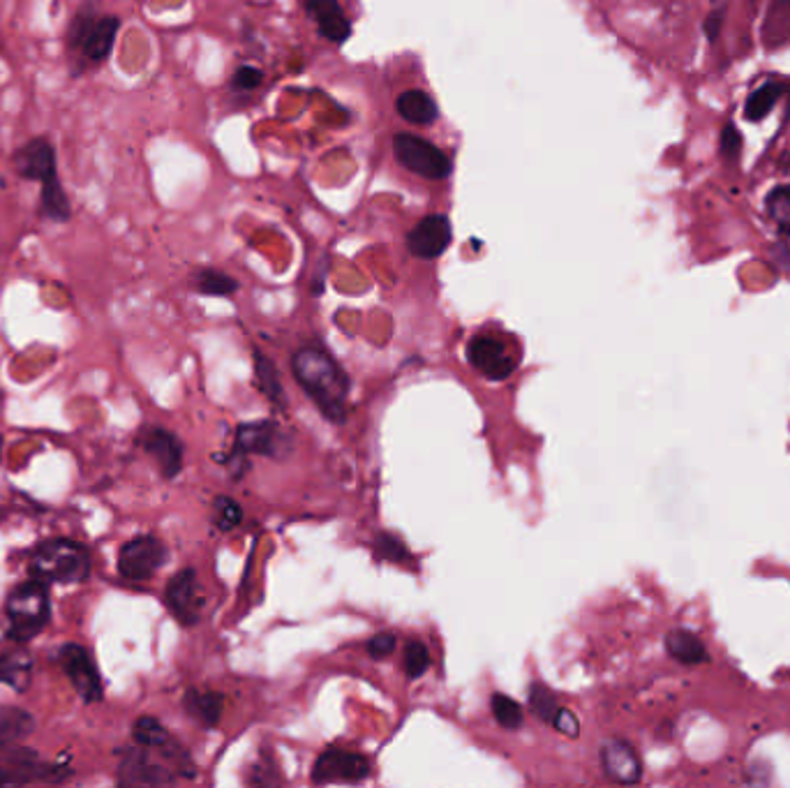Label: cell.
Listing matches in <instances>:
<instances>
[{"label":"cell","instance_id":"cell-1","mask_svg":"<svg viewBox=\"0 0 790 788\" xmlns=\"http://www.w3.org/2000/svg\"><path fill=\"white\" fill-rule=\"evenodd\" d=\"M292 371L298 386L315 401L322 414L333 424H343L347 416L350 377L341 368V363L326 350L307 345L294 354Z\"/></svg>","mask_w":790,"mask_h":788},{"label":"cell","instance_id":"cell-2","mask_svg":"<svg viewBox=\"0 0 790 788\" xmlns=\"http://www.w3.org/2000/svg\"><path fill=\"white\" fill-rule=\"evenodd\" d=\"M14 174L23 181H38L40 190V218L53 222H68L72 218L70 196L59 176V155L47 137L28 139L12 155Z\"/></svg>","mask_w":790,"mask_h":788},{"label":"cell","instance_id":"cell-3","mask_svg":"<svg viewBox=\"0 0 790 788\" xmlns=\"http://www.w3.org/2000/svg\"><path fill=\"white\" fill-rule=\"evenodd\" d=\"M119 31L121 19L117 14H100L93 0H87L74 12L65 36L72 77H81L83 72L107 63L111 51H114Z\"/></svg>","mask_w":790,"mask_h":788},{"label":"cell","instance_id":"cell-4","mask_svg":"<svg viewBox=\"0 0 790 788\" xmlns=\"http://www.w3.org/2000/svg\"><path fill=\"white\" fill-rule=\"evenodd\" d=\"M31 574L44 583H81L91 574L89 550L72 539H49L33 553Z\"/></svg>","mask_w":790,"mask_h":788},{"label":"cell","instance_id":"cell-5","mask_svg":"<svg viewBox=\"0 0 790 788\" xmlns=\"http://www.w3.org/2000/svg\"><path fill=\"white\" fill-rule=\"evenodd\" d=\"M8 634L17 643L36 638L49 623V589L44 580H28L8 597Z\"/></svg>","mask_w":790,"mask_h":788},{"label":"cell","instance_id":"cell-6","mask_svg":"<svg viewBox=\"0 0 790 788\" xmlns=\"http://www.w3.org/2000/svg\"><path fill=\"white\" fill-rule=\"evenodd\" d=\"M393 153L398 158V162L409 169V172L431 179V181H442L450 174V160L426 139H421L409 132H401L393 137Z\"/></svg>","mask_w":790,"mask_h":788},{"label":"cell","instance_id":"cell-7","mask_svg":"<svg viewBox=\"0 0 790 788\" xmlns=\"http://www.w3.org/2000/svg\"><path fill=\"white\" fill-rule=\"evenodd\" d=\"M169 557L166 546L155 537H136L121 548L119 572L128 580H149Z\"/></svg>","mask_w":790,"mask_h":788},{"label":"cell","instance_id":"cell-8","mask_svg":"<svg viewBox=\"0 0 790 788\" xmlns=\"http://www.w3.org/2000/svg\"><path fill=\"white\" fill-rule=\"evenodd\" d=\"M294 442L282 431L275 421H257V424H243L236 433V452L257 454L269 458H287L292 454Z\"/></svg>","mask_w":790,"mask_h":788},{"label":"cell","instance_id":"cell-9","mask_svg":"<svg viewBox=\"0 0 790 788\" xmlns=\"http://www.w3.org/2000/svg\"><path fill=\"white\" fill-rule=\"evenodd\" d=\"M371 775V761L358 751L331 747L322 751V756L313 766V781L315 784H333V781H347L356 784Z\"/></svg>","mask_w":790,"mask_h":788},{"label":"cell","instance_id":"cell-10","mask_svg":"<svg viewBox=\"0 0 790 788\" xmlns=\"http://www.w3.org/2000/svg\"><path fill=\"white\" fill-rule=\"evenodd\" d=\"M164 604L183 627H192L200 623L204 610V597L200 580H196L194 569L179 572L166 585Z\"/></svg>","mask_w":790,"mask_h":788},{"label":"cell","instance_id":"cell-11","mask_svg":"<svg viewBox=\"0 0 790 788\" xmlns=\"http://www.w3.org/2000/svg\"><path fill=\"white\" fill-rule=\"evenodd\" d=\"M59 661L65 668V675L70 678L74 691L83 703H98L102 700V680L95 661L91 659L87 647L68 643L61 647Z\"/></svg>","mask_w":790,"mask_h":788},{"label":"cell","instance_id":"cell-12","mask_svg":"<svg viewBox=\"0 0 790 788\" xmlns=\"http://www.w3.org/2000/svg\"><path fill=\"white\" fill-rule=\"evenodd\" d=\"M467 358L474 368L493 382L509 380L516 371L514 356L493 335H476L467 345Z\"/></svg>","mask_w":790,"mask_h":788},{"label":"cell","instance_id":"cell-13","mask_svg":"<svg viewBox=\"0 0 790 788\" xmlns=\"http://www.w3.org/2000/svg\"><path fill=\"white\" fill-rule=\"evenodd\" d=\"M450 239H454L450 220L446 215L435 213L414 224V230H409L407 234V247L418 260H437L450 245Z\"/></svg>","mask_w":790,"mask_h":788},{"label":"cell","instance_id":"cell-14","mask_svg":"<svg viewBox=\"0 0 790 788\" xmlns=\"http://www.w3.org/2000/svg\"><path fill=\"white\" fill-rule=\"evenodd\" d=\"M174 781H176L174 772L164 766H158L146 754V747L128 749L121 756V768H119L121 786H169Z\"/></svg>","mask_w":790,"mask_h":788},{"label":"cell","instance_id":"cell-15","mask_svg":"<svg viewBox=\"0 0 790 788\" xmlns=\"http://www.w3.org/2000/svg\"><path fill=\"white\" fill-rule=\"evenodd\" d=\"M601 766L610 781L631 786L642 779V761L636 747L627 740H608L601 747Z\"/></svg>","mask_w":790,"mask_h":788},{"label":"cell","instance_id":"cell-16","mask_svg":"<svg viewBox=\"0 0 790 788\" xmlns=\"http://www.w3.org/2000/svg\"><path fill=\"white\" fill-rule=\"evenodd\" d=\"M144 452L158 463L164 478H174L183 467V444L174 433L164 428H149L141 435Z\"/></svg>","mask_w":790,"mask_h":788},{"label":"cell","instance_id":"cell-17","mask_svg":"<svg viewBox=\"0 0 790 788\" xmlns=\"http://www.w3.org/2000/svg\"><path fill=\"white\" fill-rule=\"evenodd\" d=\"M305 8L320 26V33L335 44H343L352 36V23L337 0H305Z\"/></svg>","mask_w":790,"mask_h":788},{"label":"cell","instance_id":"cell-18","mask_svg":"<svg viewBox=\"0 0 790 788\" xmlns=\"http://www.w3.org/2000/svg\"><path fill=\"white\" fill-rule=\"evenodd\" d=\"M664 645H666L668 657L675 659L677 664L700 666V664H710L712 661L708 645H705V640L698 634H693L691 629L677 627V629L668 632L666 638H664Z\"/></svg>","mask_w":790,"mask_h":788},{"label":"cell","instance_id":"cell-19","mask_svg":"<svg viewBox=\"0 0 790 788\" xmlns=\"http://www.w3.org/2000/svg\"><path fill=\"white\" fill-rule=\"evenodd\" d=\"M760 42L768 51L790 47V0H772L760 23Z\"/></svg>","mask_w":790,"mask_h":788},{"label":"cell","instance_id":"cell-20","mask_svg":"<svg viewBox=\"0 0 790 788\" xmlns=\"http://www.w3.org/2000/svg\"><path fill=\"white\" fill-rule=\"evenodd\" d=\"M788 93H790V81H766L763 87H758L756 91L749 93L745 102V119L749 123L766 121L772 114V109L781 100H786Z\"/></svg>","mask_w":790,"mask_h":788},{"label":"cell","instance_id":"cell-21","mask_svg":"<svg viewBox=\"0 0 790 788\" xmlns=\"http://www.w3.org/2000/svg\"><path fill=\"white\" fill-rule=\"evenodd\" d=\"M185 713L200 721L202 726H217V721L222 719L224 713V698L217 691H200V689H190L183 698Z\"/></svg>","mask_w":790,"mask_h":788},{"label":"cell","instance_id":"cell-22","mask_svg":"<svg viewBox=\"0 0 790 788\" xmlns=\"http://www.w3.org/2000/svg\"><path fill=\"white\" fill-rule=\"evenodd\" d=\"M398 114L412 125H431L439 117V107L433 95L423 91H405L395 102Z\"/></svg>","mask_w":790,"mask_h":788},{"label":"cell","instance_id":"cell-23","mask_svg":"<svg viewBox=\"0 0 790 788\" xmlns=\"http://www.w3.org/2000/svg\"><path fill=\"white\" fill-rule=\"evenodd\" d=\"M0 683L14 691H26L33 683V657L26 650H12L0 657Z\"/></svg>","mask_w":790,"mask_h":788},{"label":"cell","instance_id":"cell-24","mask_svg":"<svg viewBox=\"0 0 790 788\" xmlns=\"http://www.w3.org/2000/svg\"><path fill=\"white\" fill-rule=\"evenodd\" d=\"M766 213L774 222L777 232L788 239L790 236V183L774 185L766 194Z\"/></svg>","mask_w":790,"mask_h":788},{"label":"cell","instance_id":"cell-25","mask_svg":"<svg viewBox=\"0 0 790 788\" xmlns=\"http://www.w3.org/2000/svg\"><path fill=\"white\" fill-rule=\"evenodd\" d=\"M33 726L36 721L28 713L19 708L0 706V747L17 742L19 738H26L33 730Z\"/></svg>","mask_w":790,"mask_h":788},{"label":"cell","instance_id":"cell-26","mask_svg":"<svg viewBox=\"0 0 790 788\" xmlns=\"http://www.w3.org/2000/svg\"><path fill=\"white\" fill-rule=\"evenodd\" d=\"M192 285H194L196 292L206 294V296H230V294H234L239 290V283L232 275L215 271V269L196 271L192 275Z\"/></svg>","mask_w":790,"mask_h":788},{"label":"cell","instance_id":"cell-27","mask_svg":"<svg viewBox=\"0 0 790 788\" xmlns=\"http://www.w3.org/2000/svg\"><path fill=\"white\" fill-rule=\"evenodd\" d=\"M255 371H257V380H260V386L262 391L266 393V398L273 401L275 405H285L287 403V396H285V388H282L280 384V375L275 371V365L269 356L264 354H255Z\"/></svg>","mask_w":790,"mask_h":788},{"label":"cell","instance_id":"cell-28","mask_svg":"<svg viewBox=\"0 0 790 788\" xmlns=\"http://www.w3.org/2000/svg\"><path fill=\"white\" fill-rule=\"evenodd\" d=\"M132 736L139 742V747L146 749H162L172 736H169V730L155 719V717H141L134 721Z\"/></svg>","mask_w":790,"mask_h":788},{"label":"cell","instance_id":"cell-29","mask_svg":"<svg viewBox=\"0 0 790 788\" xmlns=\"http://www.w3.org/2000/svg\"><path fill=\"white\" fill-rule=\"evenodd\" d=\"M490 708H493V715H495V719L499 721V726L509 728V730L520 728V726H523V721H525L523 708L518 706V703H516L512 696L493 694V698H490Z\"/></svg>","mask_w":790,"mask_h":788},{"label":"cell","instance_id":"cell-30","mask_svg":"<svg viewBox=\"0 0 790 788\" xmlns=\"http://www.w3.org/2000/svg\"><path fill=\"white\" fill-rule=\"evenodd\" d=\"M745 151V134L738 130L736 123L726 121L721 132H719V155L728 164H738Z\"/></svg>","mask_w":790,"mask_h":788},{"label":"cell","instance_id":"cell-31","mask_svg":"<svg viewBox=\"0 0 790 788\" xmlns=\"http://www.w3.org/2000/svg\"><path fill=\"white\" fill-rule=\"evenodd\" d=\"M243 521V509H241V504L232 497H215L213 502V523L217 529L222 532H230L234 529L239 523Z\"/></svg>","mask_w":790,"mask_h":788},{"label":"cell","instance_id":"cell-32","mask_svg":"<svg viewBox=\"0 0 790 788\" xmlns=\"http://www.w3.org/2000/svg\"><path fill=\"white\" fill-rule=\"evenodd\" d=\"M529 708H531V713H534L536 717L550 724L553 717H555V713L559 710V703H557L555 694H553L548 687H544V685H531V689H529Z\"/></svg>","mask_w":790,"mask_h":788},{"label":"cell","instance_id":"cell-33","mask_svg":"<svg viewBox=\"0 0 790 788\" xmlns=\"http://www.w3.org/2000/svg\"><path fill=\"white\" fill-rule=\"evenodd\" d=\"M375 555L379 559H391V562H403V565H409L412 562V555L407 550V546L398 539V537H393V534H377V539H375Z\"/></svg>","mask_w":790,"mask_h":788},{"label":"cell","instance_id":"cell-34","mask_svg":"<svg viewBox=\"0 0 790 788\" xmlns=\"http://www.w3.org/2000/svg\"><path fill=\"white\" fill-rule=\"evenodd\" d=\"M431 668V653L428 647L423 645L421 640H409V645L405 647V670L412 680L421 678L423 673Z\"/></svg>","mask_w":790,"mask_h":788},{"label":"cell","instance_id":"cell-35","mask_svg":"<svg viewBox=\"0 0 790 788\" xmlns=\"http://www.w3.org/2000/svg\"><path fill=\"white\" fill-rule=\"evenodd\" d=\"M395 645H398V636H395L393 632H382V634L371 638L368 653H371L373 659H386V657L393 655Z\"/></svg>","mask_w":790,"mask_h":788},{"label":"cell","instance_id":"cell-36","mask_svg":"<svg viewBox=\"0 0 790 788\" xmlns=\"http://www.w3.org/2000/svg\"><path fill=\"white\" fill-rule=\"evenodd\" d=\"M723 21H726V6H717L708 17L702 21V33L708 38L710 44H717V40L721 38L723 31Z\"/></svg>","mask_w":790,"mask_h":788},{"label":"cell","instance_id":"cell-37","mask_svg":"<svg viewBox=\"0 0 790 788\" xmlns=\"http://www.w3.org/2000/svg\"><path fill=\"white\" fill-rule=\"evenodd\" d=\"M550 724L559 730V734L569 736V738H576V736L580 734V721H578V717H576L571 710L561 708V706H559V710L555 713V717H553Z\"/></svg>","mask_w":790,"mask_h":788},{"label":"cell","instance_id":"cell-38","mask_svg":"<svg viewBox=\"0 0 790 788\" xmlns=\"http://www.w3.org/2000/svg\"><path fill=\"white\" fill-rule=\"evenodd\" d=\"M262 81H264L262 70L243 65V68L236 70L232 83H234V89H239V91H255Z\"/></svg>","mask_w":790,"mask_h":788},{"label":"cell","instance_id":"cell-39","mask_svg":"<svg viewBox=\"0 0 790 788\" xmlns=\"http://www.w3.org/2000/svg\"><path fill=\"white\" fill-rule=\"evenodd\" d=\"M770 252H772V262H774L783 273L790 275V245H788L786 241H779V243L772 245Z\"/></svg>","mask_w":790,"mask_h":788},{"label":"cell","instance_id":"cell-40","mask_svg":"<svg viewBox=\"0 0 790 788\" xmlns=\"http://www.w3.org/2000/svg\"><path fill=\"white\" fill-rule=\"evenodd\" d=\"M17 784H26V781L17 772L0 766V786H17Z\"/></svg>","mask_w":790,"mask_h":788},{"label":"cell","instance_id":"cell-41","mask_svg":"<svg viewBox=\"0 0 790 788\" xmlns=\"http://www.w3.org/2000/svg\"><path fill=\"white\" fill-rule=\"evenodd\" d=\"M779 166H781V172H790V153L779 160Z\"/></svg>","mask_w":790,"mask_h":788}]
</instances>
